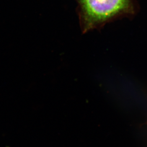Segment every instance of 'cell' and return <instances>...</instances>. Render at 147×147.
Here are the masks:
<instances>
[{
	"label": "cell",
	"mask_w": 147,
	"mask_h": 147,
	"mask_svg": "<svg viewBox=\"0 0 147 147\" xmlns=\"http://www.w3.org/2000/svg\"><path fill=\"white\" fill-rule=\"evenodd\" d=\"M82 32L99 28L117 17L133 12L132 0H77Z\"/></svg>",
	"instance_id": "cell-1"
}]
</instances>
